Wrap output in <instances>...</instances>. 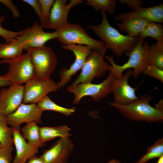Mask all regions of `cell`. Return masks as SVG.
<instances>
[{
	"mask_svg": "<svg viewBox=\"0 0 163 163\" xmlns=\"http://www.w3.org/2000/svg\"><path fill=\"white\" fill-rule=\"evenodd\" d=\"M101 12L102 17L101 23L98 25L89 26L87 29L92 30L100 37L107 49L111 50L115 55L121 56L135 45L139 37L121 34L110 25L106 11H102Z\"/></svg>",
	"mask_w": 163,
	"mask_h": 163,
	"instance_id": "obj_1",
	"label": "cell"
},
{
	"mask_svg": "<svg viewBox=\"0 0 163 163\" xmlns=\"http://www.w3.org/2000/svg\"><path fill=\"white\" fill-rule=\"evenodd\" d=\"M139 39L133 47L125 53L129 57L128 61L122 65L116 64L113 60V55L105 57L109 62L110 65L108 71L111 72L117 78H121L123 73L126 69H133L132 76L136 79L143 73L149 65L147 55L149 44L147 40L139 37Z\"/></svg>",
	"mask_w": 163,
	"mask_h": 163,
	"instance_id": "obj_2",
	"label": "cell"
},
{
	"mask_svg": "<svg viewBox=\"0 0 163 163\" xmlns=\"http://www.w3.org/2000/svg\"><path fill=\"white\" fill-rule=\"evenodd\" d=\"M152 95H145L136 100L128 104L121 105L110 102V105L115 107L126 118L133 121L159 123L163 120V110L154 107L149 104Z\"/></svg>",
	"mask_w": 163,
	"mask_h": 163,
	"instance_id": "obj_3",
	"label": "cell"
},
{
	"mask_svg": "<svg viewBox=\"0 0 163 163\" xmlns=\"http://www.w3.org/2000/svg\"><path fill=\"white\" fill-rule=\"evenodd\" d=\"M107 49L104 46L92 50L82 68L79 75L70 86L83 83L91 82L95 78L101 77L106 74L110 66L104 59Z\"/></svg>",
	"mask_w": 163,
	"mask_h": 163,
	"instance_id": "obj_4",
	"label": "cell"
},
{
	"mask_svg": "<svg viewBox=\"0 0 163 163\" xmlns=\"http://www.w3.org/2000/svg\"><path fill=\"white\" fill-rule=\"evenodd\" d=\"M57 39L62 45H80L88 46L93 50L104 46L101 40L94 39L87 34L84 28L76 23L68 22L65 25L55 30Z\"/></svg>",
	"mask_w": 163,
	"mask_h": 163,
	"instance_id": "obj_5",
	"label": "cell"
},
{
	"mask_svg": "<svg viewBox=\"0 0 163 163\" xmlns=\"http://www.w3.org/2000/svg\"><path fill=\"white\" fill-rule=\"evenodd\" d=\"M33 66L35 78L44 79L50 78L56 69L57 59L56 56L50 46H44L28 49Z\"/></svg>",
	"mask_w": 163,
	"mask_h": 163,
	"instance_id": "obj_6",
	"label": "cell"
},
{
	"mask_svg": "<svg viewBox=\"0 0 163 163\" xmlns=\"http://www.w3.org/2000/svg\"><path fill=\"white\" fill-rule=\"evenodd\" d=\"M114 77L113 75L109 72L107 78L101 83H83L73 87L70 86L67 88L66 90L74 95L73 103L75 104L79 103L85 96H90L94 101H97L105 98L112 92V85Z\"/></svg>",
	"mask_w": 163,
	"mask_h": 163,
	"instance_id": "obj_7",
	"label": "cell"
},
{
	"mask_svg": "<svg viewBox=\"0 0 163 163\" xmlns=\"http://www.w3.org/2000/svg\"><path fill=\"white\" fill-rule=\"evenodd\" d=\"M8 71L4 75L11 84L21 85L35 78L29 52L12 59H8Z\"/></svg>",
	"mask_w": 163,
	"mask_h": 163,
	"instance_id": "obj_8",
	"label": "cell"
},
{
	"mask_svg": "<svg viewBox=\"0 0 163 163\" xmlns=\"http://www.w3.org/2000/svg\"><path fill=\"white\" fill-rule=\"evenodd\" d=\"M61 46L65 50L72 52L75 56V59L69 69L64 68L60 71V80L57 83L58 89L66 85L70 81L72 76L81 69L86 59L93 50L89 46L80 45H62Z\"/></svg>",
	"mask_w": 163,
	"mask_h": 163,
	"instance_id": "obj_9",
	"label": "cell"
},
{
	"mask_svg": "<svg viewBox=\"0 0 163 163\" xmlns=\"http://www.w3.org/2000/svg\"><path fill=\"white\" fill-rule=\"evenodd\" d=\"M24 95L22 103H37L49 93L58 89L57 83L50 78L41 79L34 78L24 86Z\"/></svg>",
	"mask_w": 163,
	"mask_h": 163,
	"instance_id": "obj_10",
	"label": "cell"
},
{
	"mask_svg": "<svg viewBox=\"0 0 163 163\" xmlns=\"http://www.w3.org/2000/svg\"><path fill=\"white\" fill-rule=\"evenodd\" d=\"M43 112L36 104L23 103L13 112L6 116V121L12 128L20 130V126L23 123H41Z\"/></svg>",
	"mask_w": 163,
	"mask_h": 163,
	"instance_id": "obj_11",
	"label": "cell"
},
{
	"mask_svg": "<svg viewBox=\"0 0 163 163\" xmlns=\"http://www.w3.org/2000/svg\"><path fill=\"white\" fill-rule=\"evenodd\" d=\"M24 30V33L16 39L22 44L26 51L29 49L43 46L48 41L57 39L58 37L55 31H45L40 24L36 22L31 27Z\"/></svg>",
	"mask_w": 163,
	"mask_h": 163,
	"instance_id": "obj_12",
	"label": "cell"
},
{
	"mask_svg": "<svg viewBox=\"0 0 163 163\" xmlns=\"http://www.w3.org/2000/svg\"><path fill=\"white\" fill-rule=\"evenodd\" d=\"M133 70L128 69L123 77L120 78L115 77L113 81L111 92L113 95V102L121 105L128 104L138 100L136 89L129 83V78L132 75Z\"/></svg>",
	"mask_w": 163,
	"mask_h": 163,
	"instance_id": "obj_13",
	"label": "cell"
},
{
	"mask_svg": "<svg viewBox=\"0 0 163 163\" xmlns=\"http://www.w3.org/2000/svg\"><path fill=\"white\" fill-rule=\"evenodd\" d=\"M24 86L13 84L0 91V113L5 116L13 112L23 102Z\"/></svg>",
	"mask_w": 163,
	"mask_h": 163,
	"instance_id": "obj_14",
	"label": "cell"
},
{
	"mask_svg": "<svg viewBox=\"0 0 163 163\" xmlns=\"http://www.w3.org/2000/svg\"><path fill=\"white\" fill-rule=\"evenodd\" d=\"M56 0L52 8L47 23V29L56 30L68 23V17L70 10L83 2L82 0Z\"/></svg>",
	"mask_w": 163,
	"mask_h": 163,
	"instance_id": "obj_15",
	"label": "cell"
},
{
	"mask_svg": "<svg viewBox=\"0 0 163 163\" xmlns=\"http://www.w3.org/2000/svg\"><path fill=\"white\" fill-rule=\"evenodd\" d=\"M73 147V143L69 137L60 138L40 156L45 163H66Z\"/></svg>",
	"mask_w": 163,
	"mask_h": 163,
	"instance_id": "obj_16",
	"label": "cell"
},
{
	"mask_svg": "<svg viewBox=\"0 0 163 163\" xmlns=\"http://www.w3.org/2000/svg\"><path fill=\"white\" fill-rule=\"evenodd\" d=\"M134 18L145 19L150 22L163 23V4L149 8L141 6L131 12L117 14L114 17L115 20L121 21Z\"/></svg>",
	"mask_w": 163,
	"mask_h": 163,
	"instance_id": "obj_17",
	"label": "cell"
},
{
	"mask_svg": "<svg viewBox=\"0 0 163 163\" xmlns=\"http://www.w3.org/2000/svg\"><path fill=\"white\" fill-rule=\"evenodd\" d=\"M13 138L16 154L13 163H26L38 153V148L29 144L20 133V130L13 128Z\"/></svg>",
	"mask_w": 163,
	"mask_h": 163,
	"instance_id": "obj_18",
	"label": "cell"
},
{
	"mask_svg": "<svg viewBox=\"0 0 163 163\" xmlns=\"http://www.w3.org/2000/svg\"><path fill=\"white\" fill-rule=\"evenodd\" d=\"M150 21L145 19L134 18L121 21L118 24L120 29L133 37H138Z\"/></svg>",
	"mask_w": 163,
	"mask_h": 163,
	"instance_id": "obj_19",
	"label": "cell"
},
{
	"mask_svg": "<svg viewBox=\"0 0 163 163\" xmlns=\"http://www.w3.org/2000/svg\"><path fill=\"white\" fill-rule=\"evenodd\" d=\"M70 130V128L65 125L56 127H40L41 140L44 143L57 137L62 139L68 138L71 135L69 133Z\"/></svg>",
	"mask_w": 163,
	"mask_h": 163,
	"instance_id": "obj_20",
	"label": "cell"
},
{
	"mask_svg": "<svg viewBox=\"0 0 163 163\" xmlns=\"http://www.w3.org/2000/svg\"><path fill=\"white\" fill-rule=\"evenodd\" d=\"M36 122L27 123L21 130L23 137L26 139L30 145L37 148L41 147L45 145L41 141L40 127Z\"/></svg>",
	"mask_w": 163,
	"mask_h": 163,
	"instance_id": "obj_21",
	"label": "cell"
},
{
	"mask_svg": "<svg viewBox=\"0 0 163 163\" xmlns=\"http://www.w3.org/2000/svg\"><path fill=\"white\" fill-rule=\"evenodd\" d=\"M23 50V46L16 38L8 43H0V59H14L22 54Z\"/></svg>",
	"mask_w": 163,
	"mask_h": 163,
	"instance_id": "obj_22",
	"label": "cell"
},
{
	"mask_svg": "<svg viewBox=\"0 0 163 163\" xmlns=\"http://www.w3.org/2000/svg\"><path fill=\"white\" fill-rule=\"evenodd\" d=\"M149 65L163 69V42H158L149 46L147 55Z\"/></svg>",
	"mask_w": 163,
	"mask_h": 163,
	"instance_id": "obj_23",
	"label": "cell"
},
{
	"mask_svg": "<svg viewBox=\"0 0 163 163\" xmlns=\"http://www.w3.org/2000/svg\"><path fill=\"white\" fill-rule=\"evenodd\" d=\"M37 105L43 112L46 110L53 111L66 116L71 115L75 110V108H66L57 105L47 95L40 100L37 102Z\"/></svg>",
	"mask_w": 163,
	"mask_h": 163,
	"instance_id": "obj_24",
	"label": "cell"
},
{
	"mask_svg": "<svg viewBox=\"0 0 163 163\" xmlns=\"http://www.w3.org/2000/svg\"><path fill=\"white\" fill-rule=\"evenodd\" d=\"M150 37L158 42H163V26L160 23L155 22H149L139 37L144 40Z\"/></svg>",
	"mask_w": 163,
	"mask_h": 163,
	"instance_id": "obj_25",
	"label": "cell"
},
{
	"mask_svg": "<svg viewBox=\"0 0 163 163\" xmlns=\"http://www.w3.org/2000/svg\"><path fill=\"white\" fill-rule=\"evenodd\" d=\"M6 116L0 113V148L13 146V128L8 126Z\"/></svg>",
	"mask_w": 163,
	"mask_h": 163,
	"instance_id": "obj_26",
	"label": "cell"
},
{
	"mask_svg": "<svg viewBox=\"0 0 163 163\" xmlns=\"http://www.w3.org/2000/svg\"><path fill=\"white\" fill-rule=\"evenodd\" d=\"M163 155V138L158 139L149 147L147 152L136 163H145L149 160Z\"/></svg>",
	"mask_w": 163,
	"mask_h": 163,
	"instance_id": "obj_27",
	"label": "cell"
},
{
	"mask_svg": "<svg viewBox=\"0 0 163 163\" xmlns=\"http://www.w3.org/2000/svg\"><path fill=\"white\" fill-rule=\"evenodd\" d=\"M87 5L92 7L96 11H104L109 14H114L116 8L115 0H86Z\"/></svg>",
	"mask_w": 163,
	"mask_h": 163,
	"instance_id": "obj_28",
	"label": "cell"
},
{
	"mask_svg": "<svg viewBox=\"0 0 163 163\" xmlns=\"http://www.w3.org/2000/svg\"><path fill=\"white\" fill-rule=\"evenodd\" d=\"M4 16H0V36L5 39V43L11 42L18 37L21 35L24 32L25 30L18 31H13L6 30L2 26V22L5 19Z\"/></svg>",
	"mask_w": 163,
	"mask_h": 163,
	"instance_id": "obj_29",
	"label": "cell"
},
{
	"mask_svg": "<svg viewBox=\"0 0 163 163\" xmlns=\"http://www.w3.org/2000/svg\"><path fill=\"white\" fill-rule=\"evenodd\" d=\"M55 0H38L43 18L47 25L50 11Z\"/></svg>",
	"mask_w": 163,
	"mask_h": 163,
	"instance_id": "obj_30",
	"label": "cell"
},
{
	"mask_svg": "<svg viewBox=\"0 0 163 163\" xmlns=\"http://www.w3.org/2000/svg\"><path fill=\"white\" fill-rule=\"evenodd\" d=\"M143 73L163 82V69L155 66L149 65Z\"/></svg>",
	"mask_w": 163,
	"mask_h": 163,
	"instance_id": "obj_31",
	"label": "cell"
},
{
	"mask_svg": "<svg viewBox=\"0 0 163 163\" xmlns=\"http://www.w3.org/2000/svg\"><path fill=\"white\" fill-rule=\"evenodd\" d=\"M22 1L28 4L33 8L40 19V25L43 28H47L46 24L43 18L38 0H23Z\"/></svg>",
	"mask_w": 163,
	"mask_h": 163,
	"instance_id": "obj_32",
	"label": "cell"
},
{
	"mask_svg": "<svg viewBox=\"0 0 163 163\" xmlns=\"http://www.w3.org/2000/svg\"><path fill=\"white\" fill-rule=\"evenodd\" d=\"M13 146L0 148V163H11L12 160Z\"/></svg>",
	"mask_w": 163,
	"mask_h": 163,
	"instance_id": "obj_33",
	"label": "cell"
},
{
	"mask_svg": "<svg viewBox=\"0 0 163 163\" xmlns=\"http://www.w3.org/2000/svg\"><path fill=\"white\" fill-rule=\"evenodd\" d=\"M0 3L3 4L9 10L14 18H17L20 16L19 10L12 0H0Z\"/></svg>",
	"mask_w": 163,
	"mask_h": 163,
	"instance_id": "obj_34",
	"label": "cell"
},
{
	"mask_svg": "<svg viewBox=\"0 0 163 163\" xmlns=\"http://www.w3.org/2000/svg\"><path fill=\"white\" fill-rule=\"evenodd\" d=\"M118 1L121 4H126L129 8L133 10L143 5L142 1L139 0H119Z\"/></svg>",
	"mask_w": 163,
	"mask_h": 163,
	"instance_id": "obj_35",
	"label": "cell"
},
{
	"mask_svg": "<svg viewBox=\"0 0 163 163\" xmlns=\"http://www.w3.org/2000/svg\"><path fill=\"white\" fill-rule=\"evenodd\" d=\"M26 163H45L41 157L36 155L30 158Z\"/></svg>",
	"mask_w": 163,
	"mask_h": 163,
	"instance_id": "obj_36",
	"label": "cell"
},
{
	"mask_svg": "<svg viewBox=\"0 0 163 163\" xmlns=\"http://www.w3.org/2000/svg\"><path fill=\"white\" fill-rule=\"evenodd\" d=\"M12 84L5 78L4 75L0 76V87L10 86Z\"/></svg>",
	"mask_w": 163,
	"mask_h": 163,
	"instance_id": "obj_37",
	"label": "cell"
},
{
	"mask_svg": "<svg viewBox=\"0 0 163 163\" xmlns=\"http://www.w3.org/2000/svg\"><path fill=\"white\" fill-rule=\"evenodd\" d=\"M107 163H121V162L118 160L113 159L110 160Z\"/></svg>",
	"mask_w": 163,
	"mask_h": 163,
	"instance_id": "obj_38",
	"label": "cell"
},
{
	"mask_svg": "<svg viewBox=\"0 0 163 163\" xmlns=\"http://www.w3.org/2000/svg\"><path fill=\"white\" fill-rule=\"evenodd\" d=\"M157 163H163V155L158 158Z\"/></svg>",
	"mask_w": 163,
	"mask_h": 163,
	"instance_id": "obj_39",
	"label": "cell"
},
{
	"mask_svg": "<svg viewBox=\"0 0 163 163\" xmlns=\"http://www.w3.org/2000/svg\"><path fill=\"white\" fill-rule=\"evenodd\" d=\"M8 59H3L1 61H0V64L4 63H7Z\"/></svg>",
	"mask_w": 163,
	"mask_h": 163,
	"instance_id": "obj_40",
	"label": "cell"
},
{
	"mask_svg": "<svg viewBox=\"0 0 163 163\" xmlns=\"http://www.w3.org/2000/svg\"></svg>",
	"mask_w": 163,
	"mask_h": 163,
	"instance_id": "obj_41",
	"label": "cell"
}]
</instances>
